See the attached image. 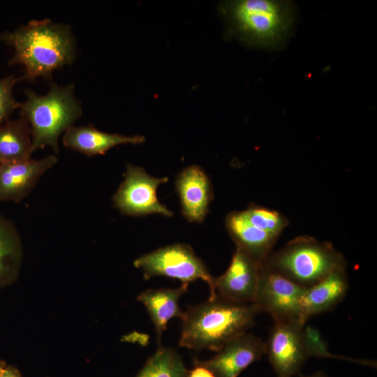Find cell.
I'll use <instances>...</instances> for the list:
<instances>
[{"mask_svg": "<svg viewBox=\"0 0 377 377\" xmlns=\"http://www.w3.org/2000/svg\"><path fill=\"white\" fill-rule=\"evenodd\" d=\"M175 188L182 215L190 222H202L213 195L211 182L204 170L195 165L186 167L178 175Z\"/></svg>", "mask_w": 377, "mask_h": 377, "instance_id": "obj_13", "label": "cell"}, {"mask_svg": "<svg viewBox=\"0 0 377 377\" xmlns=\"http://www.w3.org/2000/svg\"><path fill=\"white\" fill-rule=\"evenodd\" d=\"M74 84L59 86L52 81L45 95L27 89L20 114L30 126L32 148L35 151L45 147L59 152V138L82 115L80 101L75 97Z\"/></svg>", "mask_w": 377, "mask_h": 377, "instance_id": "obj_4", "label": "cell"}, {"mask_svg": "<svg viewBox=\"0 0 377 377\" xmlns=\"http://www.w3.org/2000/svg\"><path fill=\"white\" fill-rule=\"evenodd\" d=\"M222 9L235 36L249 45L267 49L284 43L295 18L289 1H230Z\"/></svg>", "mask_w": 377, "mask_h": 377, "instance_id": "obj_3", "label": "cell"}, {"mask_svg": "<svg viewBox=\"0 0 377 377\" xmlns=\"http://www.w3.org/2000/svg\"><path fill=\"white\" fill-rule=\"evenodd\" d=\"M6 366H7V364H6V362L2 360H0V377L2 376L3 371H4Z\"/></svg>", "mask_w": 377, "mask_h": 377, "instance_id": "obj_26", "label": "cell"}, {"mask_svg": "<svg viewBox=\"0 0 377 377\" xmlns=\"http://www.w3.org/2000/svg\"><path fill=\"white\" fill-rule=\"evenodd\" d=\"M194 364L195 367L188 370L186 377H215L213 373L202 365L198 360H195Z\"/></svg>", "mask_w": 377, "mask_h": 377, "instance_id": "obj_23", "label": "cell"}, {"mask_svg": "<svg viewBox=\"0 0 377 377\" xmlns=\"http://www.w3.org/2000/svg\"><path fill=\"white\" fill-rule=\"evenodd\" d=\"M260 312L253 303H238L219 296L208 298L184 312L179 345L219 352L229 341L246 333Z\"/></svg>", "mask_w": 377, "mask_h": 377, "instance_id": "obj_2", "label": "cell"}, {"mask_svg": "<svg viewBox=\"0 0 377 377\" xmlns=\"http://www.w3.org/2000/svg\"><path fill=\"white\" fill-rule=\"evenodd\" d=\"M188 287V284L182 283L176 288L147 289L137 296V300L145 306L154 325L158 344L161 343L168 321L173 318H182L184 312L179 302Z\"/></svg>", "mask_w": 377, "mask_h": 377, "instance_id": "obj_16", "label": "cell"}, {"mask_svg": "<svg viewBox=\"0 0 377 377\" xmlns=\"http://www.w3.org/2000/svg\"><path fill=\"white\" fill-rule=\"evenodd\" d=\"M300 320L274 323L265 342L266 354L276 377L298 374L313 356L311 332Z\"/></svg>", "mask_w": 377, "mask_h": 377, "instance_id": "obj_7", "label": "cell"}, {"mask_svg": "<svg viewBox=\"0 0 377 377\" xmlns=\"http://www.w3.org/2000/svg\"><path fill=\"white\" fill-rule=\"evenodd\" d=\"M243 212L252 226L276 237L288 223L287 219L279 212L254 205Z\"/></svg>", "mask_w": 377, "mask_h": 377, "instance_id": "obj_21", "label": "cell"}, {"mask_svg": "<svg viewBox=\"0 0 377 377\" xmlns=\"http://www.w3.org/2000/svg\"><path fill=\"white\" fill-rule=\"evenodd\" d=\"M346 268L337 269L316 285L306 289L301 300V320L327 312L346 296L348 281Z\"/></svg>", "mask_w": 377, "mask_h": 377, "instance_id": "obj_14", "label": "cell"}, {"mask_svg": "<svg viewBox=\"0 0 377 377\" xmlns=\"http://www.w3.org/2000/svg\"><path fill=\"white\" fill-rule=\"evenodd\" d=\"M33 152L31 128L25 118L8 119L0 125V163L29 160Z\"/></svg>", "mask_w": 377, "mask_h": 377, "instance_id": "obj_18", "label": "cell"}, {"mask_svg": "<svg viewBox=\"0 0 377 377\" xmlns=\"http://www.w3.org/2000/svg\"><path fill=\"white\" fill-rule=\"evenodd\" d=\"M300 377H328V376L322 371H316L313 374H311L307 376L300 375Z\"/></svg>", "mask_w": 377, "mask_h": 377, "instance_id": "obj_25", "label": "cell"}, {"mask_svg": "<svg viewBox=\"0 0 377 377\" xmlns=\"http://www.w3.org/2000/svg\"><path fill=\"white\" fill-rule=\"evenodd\" d=\"M263 266L293 282L310 288L334 271L346 268L343 255L329 242L300 237L271 253Z\"/></svg>", "mask_w": 377, "mask_h": 377, "instance_id": "obj_5", "label": "cell"}, {"mask_svg": "<svg viewBox=\"0 0 377 377\" xmlns=\"http://www.w3.org/2000/svg\"><path fill=\"white\" fill-rule=\"evenodd\" d=\"M306 289L262 265L253 304L260 312L270 314L274 323H303L301 300Z\"/></svg>", "mask_w": 377, "mask_h": 377, "instance_id": "obj_9", "label": "cell"}, {"mask_svg": "<svg viewBox=\"0 0 377 377\" xmlns=\"http://www.w3.org/2000/svg\"><path fill=\"white\" fill-rule=\"evenodd\" d=\"M22 258V242L16 228L0 214V288L17 279Z\"/></svg>", "mask_w": 377, "mask_h": 377, "instance_id": "obj_19", "label": "cell"}, {"mask_svg": "<svg viewBox=\"0 0 377 377\" xmlns=\"http://www.w3.org/2000/svg\"><path fill=\"white\" fill-rule=\"evenodd\" d=\"M226 225L236 247L242 249L261 264L271 253L278 238L252 226L243 211L229 214Z\"/></svg>", "mask_w": 377, "mask_h": 377, "instance_id": "obj_17", "label": "cell"}, {"mask_svg": "<svg viewBox=\"0 0 377 377\" xmlns=\"http://www.w3.org/2000/svg\"><path fill=\"white\" fill-rule=\"evenodd\" d=\"M133 265L142 270L145 280L164 276L188 285L191 282L202 279L209 286V298L216 297L214 277L188 244H175L157 249L136 258Z\"/></svg>", "mask_w": 377, "mask_h": 377, "instance_id": "obj_6", "label": "cell"}, {"mask_svg": "<svg viewBox=\"0 0 377 377\" xmlns=\"http://www.w3.org/2000/svg\"><path fill=\"white\" fill-rule=\"evenodd\" d=\"M168 179L167 177H152L142 168L128 164L124 179L112 197L114 206L121 214L131 216L159 214L171 217L173 213L156 196L159 185Z\"/></svg>", "mask_w": 377, "mask_h": 377, "instance_id": "obj_8", "label": "cell"}, {"mask_svg": "<svg viewBox=\"0 0 377 377\" xmlns=\"http://www.w3.org/2000/svg\"><path fill=\"white\" fill-rule=\"evenodd\" d=\"M187 372L182 357L175 349L159 346L136 377H186Z\"/></svg>", "mask_w": 377, "mask_h": 377, "instance_id": "obj_20", "label": "cell"}, {"mask_svg": "<svg viewBox=\"0 0 377 377\" xmlns=\"http://www.w3.org/2000/svg\"><path fill=\"white\" fill-rule=\"evenodd\" d=\"M22 80V76L16 77L15 75L0 78V125L8 120L17 108H20V103L14 98L13 89L17 82Z\"/></svg>", "mask_w": 377, "mask_h": 377, "instance_id": "obj_22", "label": "cell"}, {"mask_svg": "<svg viewBox=\"0 0 377 377\" xmlns=\"http://www.w3.org/2000/svg\"><path fill=\"white\" fill-rule=\"evenodd\" d=\"M58 162L55 155L40 159L0 164V200L19 202L26 198L42 175Z\"/></svg>", "mask_w": 377, "mask_h": 377, "instance_id": "obj_12", "label": "cell"}, {"mask_svg": "<svg viewBox=\"0 0 377 377\" xmlns=\"http://www.w3.org/2000/svg\"><path fill=\"white\" fill-rule=\"evenodd\" d=\"M1 377H23V376L15 367L7 365Z\"/></svg>", "mask_w": 377, "mask_h": 377, "instance_id": "obj_24", "label": "cell"}, {"mask_svg": "<svg viewBox=\"0 0 377 377\" xmlns=\"http://www.w3.org/2000/svg\"><path fill=\"white\" fill-rule=\"evenodd\" d=\"M143 135H124L96 129L92 125L73 126L63 136L64 146L89 156L105 154L111 148L125 144L139 145L145 142Z\"/></svg>", "mask_w": 377, "mask_h": 377, "instance_id": "obj_15", "label": "cell"}, {"mask_svg": "<svg viewBox=\"0 0 377 377\" xmlns=\"http://www.w3.org/2000/svg\"><path fill=\"white\" fill-rule=\"evenodd\" d=\"M0 41L14 49L9 65L24 67L23 80L51 78L57 69L73 64L76 43L71 27L50 19L31 20L13 31L0 34Z\"/></svg>", "mask_w": 377, "mask_h": 377, "instance_id": "obj_1", "label": "cell"}, {"mask_svg": "<svg viewBox=\"0 0 377 377\" xmlns=\"http://www.w3.org/2000/svg\"><path fill=\"white\" fill-rule=\"evenodd\" d=\"M266 354V346L261 339L244 333L226 343L212 358L198 361L215 377H238L249 365Z\"/></svg>", "mask_w": 377, "mask_h": 377, "instance_id": "obj_11", "label": "cell"}, {"mask_svg": "<svg viewBox=\"0 0 377 377\" xmlns=\"http://www.w3.org/2000/svg\"><path fill=\"white\" fill-rule=\"evenodd\" d=\"M262 265L244 250L236 247L227 270L214 277L216 296L238 303H253Z\"/></svg>", "mask_w": 377, "mask_h": 377, "instance_id": "obj_10", "label": "cell"}, {"mask_svg": "<svg viewBox=\"0 0 377 377\" xmlns=\"http://www.w3.org/2000/svg\"><path fill=\"white\" fill-rule=\"evenodd\" d=\"M1 164V163H0Z\"/></svg>", "mask_w": 377, "mask_h": 377, "instance_id": "obj_27", "label": "cell"}]
</instances>
